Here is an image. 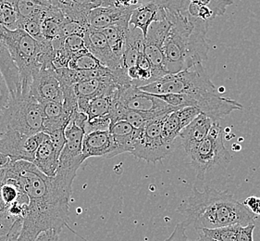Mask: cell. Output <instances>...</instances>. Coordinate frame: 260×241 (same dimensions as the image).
<instances>
[{"label": "cell", "instance_id": "obj_5", "mask_svg": "<svg viewBox=\"0 0 260 241\" xmlns=\"http://www.w3.org/2000/svg\"><path fill=\"white\" fill-rule=\"evenodd\" d=\"M2 35L20 73L21 95L29 94L32 77L41 70L39 64L41 45L20 28L12 31L3 26Z\"/></svg>", "mask_w": 260, "mask_h": 241}, {"label": "cell", "instance_id": "obj_34", "mask_svg": "<svg viewBox=\"0 0 260 241\" xmlns=\"http://www.w3.org/2000/svg\"><path fill=\"white\" fill-rule=\"evenodd\" d=\"M49 139L52 143L55 149L57 150V154L60 155V152L63 149L66 143V136H65V129H59L57 131L52 132L48 134Z\"/></svg>", "mask_w": 260, "mask_h": 241}, {"label": "cell", "instance_id": "obj_32", "mask_svg": "<svg viewBox=\"0 0 260 241\" xmlns=\"http://www.w3.org/2000/svg\"><path fill=\"white\" fill-rule=\"evenodd\" d=\"M62 48L66 49L72 54L79 52L83 49H87L85 47V41L84 37L80 35H73L70 37H66L62 43Z\"/></svg>", "mask_w": 260, "mask_h": 241}, {"label": "cell", "instance_id": "obj_19", "mask_svg": "<svg viewBox=\"0 0 260 241\" xmlns=\"http://www.w3.org/2000/svg\"><path fill=\"white\" fill-rule=\"evenodd\" d=\"M214 123L215 122L208 118V116L200 113L192 123L182 129L179 137L187 154L207 136Z\"/></svg>", "mask_w": 260, "mask_h": 241}, {"label": "cell", "instance_id": "obj_12", "mask_svg": "<svg viewBox=\"0 0 260 241\" xmlns=\"http://www.w3.org/2000/svg\"><path fill=\"white\" fill-rule=\"evenodd\" d=\"M29 95L39 103L57 102L63 104V92L56 71L46 69L38 71L31 80Z\"/></svg>", "mask_w": 260, "mask_h": 241}, {"label": "cell", "instance_id": "obj_14", "mask_svg": "<svg viewBox=\"0 0 260 241\" xmlns=\"http://www.w3.org/2000/svg\"><path fill=\"white\" fill-rule=\"evenodd\" d=\"M84 41L89 52L93 54L104 67L113 72L120 66V59L111 51L108 40L101 30L88 27L84 35Z\"/></svg>", "mask_w": 260, "mask_h": 241}, {"label": "cell", "instance_id": "obj_3", "mask_svg": "<svg viewBox=\"0 0 260 241\" xmlns=\"http://www.w3.org/2000/svg\"><path fill=\"white\" fill-rule=\"evenodd\" d=\"M138 88L152 95L183 94L185 107L198 108L202 114L213 122L244 108L238 101L219 94L202 64L177 74H166L159 80Z\"/></svg>", "mask_w": 260, "mask_h": 241}, {"label": "cell", "instance_id": "obj_6", "mask_svg": "<svg viewBox=\"0 0 260 241\" xmlns=\"http://www.w3.org/2000/svg\"><path fill=\"white\" fill-rule=\"evenodd\" d=\"M188 155L200 180L215 168L226 167L231 163L232 155L224 146L222 128L218 122L214 123L207 136Z\"/></svg>", "mask_w": 260, "mask_h": 241}, {"label": "cell", "instance_id": "obj_27", "mask_svg": "<svg viewBox=\"0 0 260 241\" xmlns=\"http://www.w3.org/2000/svg\"><path fill=\"white\" fill-rule=\"evenodd\" d=\"M19 15L10 0H0V24L9 30L19 29Z\"/></svg>", "mask_w": 260, "mask_h": 241}, {"label": "cell", "instance_id": "obj_28", "mask_svg": "<svg viewBox=\"0 0 260 241\" xmlns=\"http://www.w3.org/2000/svg\"><path fill=\"white\" fill-rule=\"evenodd\" d=\"M240 225L223 226L215 229H203L199 231L203 235L208 236V238L215 241H234L236 233Z\"/></svg>", "mask_w": 260, "mask_h": 241}, {"label": "cell", "instance_id": "obj_26", "mask_svg": "<svg viewBox=\"0 0 260 241\" xmlns=\"http://www.w3.org/2000/svg\"><path fill=\"white\" fill-rule=\"evenodd\" d=\"M104 67L93 54L87 49H83L73 54L67 68L76 71H89Z\"/></svg>", "mask_w": 260, "mask_h": 241}, {"label": "cell", "instance_id": "obj_17", "mask_svg": "<svg viewBox=\"0 0 260 241\" xmlns=\"http://www.w3.org/2000/svg\"><path fill=\"white\" fill-rule=\"evenodd\" d=\"M166 19L164 6L156 1H148L138 6L131 14L129 26L139 29L144 37L153 22Z\"/></svg>", "mask_w": 260, "mask_h": 241}, {"label": "cell", "instance_id": "obj_16", "mask_svg": "<svg viewBox=\"0 0 260 241\" xmlns=\"http://www.w3.org/2000/svg\"><path fill=\"white\" fill-rule=\"evenodd\" d=\"M133 10L119 9L116 7H99L89 11L87 25L95 30H103L108 27L129 23Z\"/></svg>", "mask_w": 260, "mask_h": 241}, {"label": "cell", "instance_id": "obj_36", "mask_svg": "<svg viewBox=\"0 0 260 241\" xmlns=\"http://www.w3.org/2000/svg\"><path fill=\"white\" fill-rule=\"evenodd\" d=\"M22 219H16L10 232L6 236H0V241H19V236L21 234Z\"/></svg>", "mask_w": 260, "mask_h": 241}, {"label": "cell", "instance_id": "obj_38", "mask_svg": "<svg viewBox=\"0 0 260 241\" xmlns=\"http://www.w3.org/2000/svg\"><path fill=\"white\" fill-rule=\"evenodd\" d=\"M164 241H188L187 236H186V227L182 223L178 224L177 226H175L172 235Z\"/></svg>", "mask_w": 260, "mask_h": 241}, {"label": "cell", "instance_id": "obj_8", "mask_svg": "<svg viewBox=\"0 0 260 241\" xmlns=\"http://www.w3.org/2000/svg\"><path fill=\"white\" fill-rule=\"evenodd\" d=\"M165 117L166 115L148 120L137 129L132 155L148 163H156L173 150L174 147L169 145L163 136L162 126Z\"/></svg>", "mask_w": 260, "mask_h": 241}, {"label": "cell", "instance_id": "obj_1", "mask_svg": "<svg viewBox=\"0 0 260 241\" xmlns=\"http://www.w3.org/2000/svg\"><path fill=\"white\" fill-rule=\"evenodd\" d=\"M4 173L19 184L29 199L19 241H35L48 230L61 233L69 221L74 179L58 173L48 177L26 161L11 162Z\"/></svg>", "mask_w": 260, "mask_h": 241}, {"label": "cell", "instance_id": "obj_11", "mask_svg": "<svg viewBox=\"0 0 260 241\" xmlns=\"http://www.w3.org/2000/svg\"><path fill=\"white\" fill-rule=\"evenodd\" d=\"M119 102L126 110H136L157 116L167 115L175 110L154 95L148 94L133 85L120 88Z\"/></svg>", "mask_w": 260, "mask_h": 241}, {"label": "cell", "instance_id": "obj_4", "mask_svg": "<svg viewBox=\"0 0 260 241\" xmlns=\"http://www.w3.org/2000/svg\"><path fill=\"white\" fill-rule=\"evenodd\" d=\"M177 212L184 217L185 227L191 226L198 232L233 225L247 226L257 218L234 195L212 188H205L203 191L193 188Z\"/></svg>", "mask_w": 260, "mask_h": 241}, {"label": "cell", "instance_id": "obj_31", "mask_svg": "<svg viewBox=\"0 0 260 241\" xmlns=\"http://www.w3.org/2000/svg\"><path fill=\"white\" fill-rule=\"evenodd\" d=\"M110 124H111V120H110V116L96 117L87 120L83 131L85 133V135L91 132L106 131V130H109Z\"/></svg>", "mask_w": 260, "mask_h": 241}, {"label": "cell", "instance_id": "obj_10", "mask_svg": "<svg viewBox=\"0 0 260 241\" xmlns=\"http://www.w3.org/2000/svg\"><path fill=\"white\" fill-rule=\"evenodd\" d=\"M84 135L83 129L71 120L65 129L66 143L58 158L57 173L76 176L79 168L84 162L82 155Z\"/></svg>", "mask_w": 260, "mask_h": 241}, {"label": "cell", "instance_id": "obj_7", "mask_svg": "<svg viewBox=\"0 0 260 241\" xmlns=\"http://www.w3.org/2000/svg\"><path fill=\"white\" fill-rule=\"evenodd\" d=\"M0 124L25 136H32L43 129L41 105L30 95H20L11 100Z\"/></svg>", "mask_w": 260, "mask_h": 241}, {"label": "cell", "instance_id": "obj_23", "mask_svg": "<svg viewBox=\"0 0 260 241\" xmlns=\"http://www.w3.org/2000/svg\"><path fill=\"white\" fill-rule=\"evenodd\" d=\"M58 158L59 155L57 154V150L47 135L46 139L42 142L41 145L37 148L31 163L45 175L48 177H54L58 167Z\"/></svg>", "mask_w": 260, "mask_h": 241}, {"label": "cell", "instance_id": "obj_43", "mask_svg": "<svg viewBox=\"0 0 260 241\" xmlns=\"http://www.w3.org/2000/svg\"><path fill=\"white\" fill-rule=\"evenodd\" d=\"M0 188H1V183H0ZM8 210H9V206L6 204L4 199L1 196V191H0V215L8 213Z\"/></svg>", "mask_w": 260, "mask_h": 241}, {"label": "cell", "instance_id": "obj_40", "mask_svg": "<svg viewBox=\"0 0 260 241\" xmlns=\"http://www.w3.org/2000/svg\"><path fill=\"white\" fill-rule=\"evenodd\" d=\"M244 205L253 214H255V215H260V198L258 197L252 196L247 198L245 199Z\"/></svg>", "mask_w": 260, "mask_h": 241}, {"label": "cell", "instance_id": "obj_37", "mask_svg": "<svg viewBox=\"0 0 260 241\" xmlns=\"http://www.w3.org/2000/svg\"><path fill=\"white\" fill-rule=\"evenodd\" d=\"M15 220L16 218L8 213L0 215V236H6L10 232Z\"/></svg>", "mask_w": 260, "mask_h": 241}, {"label": "cell", "instance_id": "obj_44", "mask_svg": "<svg viewBox=\"0 0 260 241\" xmlns=\"http://www.w3.org/2000/svg\"><path fill=\"white\" fill-rule=\"evenodd\" d=\"M193 241H211L210 238H208V236H205L202 233H199V237H198L197 240Z\"/></svg>", "mask_w": 260, "mask_h": 241}, {"label": "cell", "instance_id": "obj_45", "mask_svg": "<svg viewBox=\"0 0 260 241\" xmlns=\"http://www.w3.org/2000/svg\"><path fill=\"white\" fill-rule=\"evenodd\" d=\"M3 171H4V169H3V170H0V177H1L2 174H3Z\"/></svg>", "mask_w": 260, "mask_h": 241}, {"label": "cell", "instance_id": "obj_39", "mask_svg": "<svg viewBox=\"0 0 260 241\" xmlns=\"http://www.w3.org/2000/svg\"><path fill=\"white\" fill-rule=\"evenodd\" d=\"M151 0H114V7L119 9L135 10L138 6L144 4Z\"/></svg>", "mask_w": 260, "mask_h": 241}, {"label": "cell", "instance_id": "obj_42", "mask_svg": "<svg viewBox=\"0 0 260 241\" xmlns=\"http://www.w3.org/2000/svg\"><path fill=\"white\" fill-rule=\"evenodd\" d=\"M11 163V159L0 152V170H3L9 166Z\"/></svg>", "mask_w": 260, "mask_h": 241}, {"label": "cell", "instance_id": "obj_13", "mask_svg": "<svg viewBox=\"0 0 260 241\" xmlns=\"http://www.w3.org/2000/svg\"><path fill=\"white\" fill-rule=\"evenodd\" d=\"M170 27L171 24L167 19L153 22L144 40V53L146 58L154 68L167 74L164 66L163 45Z\"/></svg>", "mask_w": 260, "mask_h": 241}, {"label": "cell", "instance_id": "obj_24", "mask_svg": "<svg viewBox=\"0 0 260 241\" xmlns=\"http://www.w3.org/2000/svg\"><path fill=\"white\" fill-rule=\"evenodd\" d=\"M128 30L129 23H120L101 30L108 40L111 51L120 61L126 47Z\"/></svg>", "mask_w": 260, "mask_h": 241}, {"label": "cell", "instance_id": "obj_18", "mask_svg": "<svg viewBox=\"0 0 260 241\" xmlns=\"http://www.w3.org/2000/svg\"><path fill=\"white\" fill-rule=\"evenodd\" d=\"M2 25L0 24V71L4 75L11 94V100L21 95V77L18 67L11 57L9 47L2 35Z\"/></svg>", "mask_w": 260, "mask_h": 241}, {"label": "cell", "instance_id": "obj_30", "mask_svg": "<svg viewBox=\"0 0 260 241\" xmlns=\"http://www.w3.org/2000/svg\"><path fill=\"white\" fill-rule=\"evenodd\" d=\"M198 2L200 5L208 8L216 17L224 15L227 8L234 4L233 0H198Z\"/></svg>", "mask_w": 260, "mask_h": 241}, {"label": "cell", "instance_id": "obj_25", "mask_svg": "<svg viewBox=\"0 0 260 241\" xmlns=\"http://www.w3.org/2000/svg\"><path fill=\"white\" fill-rule=\"evenodd\" d=\"M120 90L116 94L110 96H100L92 100H89L88 106L85 111V114L88 117V120L96 118V117H103V116H110V112L114 108L116 103L119 101Z\"/></svg>", "mask_w": 260, "mask_h": 241}, {"label": "cell", "instance_id": "obj_29", "mask_svg": "<svg viewBox=\"0 0 260 241\" xmlns=\"http://www.w3.org/2000/svg\"><path fill=\"white\" fill-rule=\"evenodd\" d=\"M158 117H161V116L123 109L121 114H120V120H125L128 124H130L131 126H133V127H135L136 129H139L140 127H142V126L146 124V122L153 120V119H156V118H158Z\"/></svg>", "mask_w": 260, "mask_h": 241}, {"label": "cell", "instance_id": "obj_22", "mask_svg": "<svg viewBox=\"0 0 260 241\" xmlns=\"http://www.w3.org/2000/svg\"><path fill=\"white\" fill-rule=\"evenodd\" d=\"M114 142V157L122 153H131L134 148L137 129L125 120H118L110 124L109 128Z\"/></svg>", "mask_w": 260, "mask_h": 241}, {"label": "cell", "instance_id": "obj_41", "mask_svg": "<svg viewBox=\"0 0 260 241\" xmlns=\"http://www.w3.org/2000/svg\"><path fill=\"white\" fill-rule=\"evenodd\" d=\"M59 234L60 233L55 230L46 231L37 236V239L35 241H58Z\"/></svg>", "mask_w": 260, "mask_h": 241}, {"label": "cell", "instance_id": "obj_20", "mask_svg": "<svg viewBox=\"0 0 260 241\" xmlns=\"http://www.w3.org/2000/svg\"><path fill=\"white\" fill-rule=\"evenodd\" d=\"M120 87L116 84L111 76L91 79L74 84V92L79 98L92 100L100 96H110L119 92Z\"/></svg>", "mask_w": 260, "mask_h": 241}, {"label": "cell", "instance_id": "obj_21", "mask_svg": "<svg viewBox=\"0 0 260 241\" xmlns=\"http://www.w3.org/2000/svg\"><path fill=\"white\" fill-rule=\"evenodd\" d=\"M40 105L43 114L42 132L48 135L59 129H66L73 116L64 110L62 103L44 102Z\"/></svg>", "mask_w": 260, "mask_h": 241}, {"label": "cell", "instance_id": "obj_46", "mask_svg": "<svg viewBox=\"0 0 260 241\" xmlns=\"http://www.w3.org/2000/svg\"><path fill=\"white\" fill-rule=\"evenodd\" d=\"M211 241H215V240H212V239H211Z\"/></svg>", "mask_w": 260, "mask_h": 241}, {"label": "cell", "instance_id": "obj_2", "mask_svg": "<svg viewBox=\"0 0 260 241\" xmlns=\"http://www.w3.org/2000/svg\"><path fill=\"white\" fill-rule=\"evenodd\" d=\"M171 27L164 45V66L168 74H177L208 59L209 22L188 14L182 1L164 0Z\"/></svg>", "mask_w": 260, "mask_h": 241}, {"label": "cell", "instance_id": "obj_15", "mask_svg": "<svg viewBox=\"0 0 260 241\" xmlns=\"http://www.w3.org/2000/svg\"><path fill=\"white\" fill-rule=\"evenodd\" d=\"M114 152V142L109 130L91 132L83 136L82 155L84 161L91 157L111 159Z\"/></svg>", "mask_w": 260, "mask_h": 241}, {"label": "cell", "instance_id": "obj_33", "mask_svg": "<svg viewBox=\"0 0 260 241\" xmlns=\"http://www.w3.org/2000/svg\"><path fill=\"white\" fill-rule=\"evenodd\" d=\"M11 101V94L4 75L0 71V119Z\"/></svg>", "mask_w": 260, "mask_h": 241}, {"label": "cell", "instance_id": "obj_9", "mask_svg": "<svg viewBox=\"0 0 260 241\" xmlns=\"http://www.w3.org/2000/svg\"><path fill=\"white\" fill-rule=\"evenodd\" d=\"M47 136L44 132L28 136L6 128L0 137V152L10 158L11 162L26 161L32 163L37 148Z\"/></svg>", "mask_w": 260, "mask_h": 241}, {"label": "cell", "instance_id": "obj_35", "mask_svg": "<svg viewBox=\"0 0 260 241\" xmlns=\"http://www.w3.org/2000/svg\"><path fill=\"white\" fill-rule=\"evenodd\" d=\"M254 229H255L254 224H249L247 226H239L234 241H254L253 240Z\"/></svg>", "mask_w": 260, "mask_h": 241}]
</instances>
